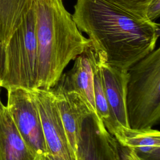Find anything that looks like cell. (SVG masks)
<instances>
[{"label":"cell","mask_w":160,"mask_h":160,"mask_svg":"<svg viewBox=\"0 0 160 160\" xmlns=\"http://www.w3.org/2000/svg\"><path fill=\"white\" fill-rule=\"evenodd\" d=\"M72 19L106 63L128 71L156 47L159 26L109 0H77Z\"/></svg>","instance_id":"obj_1"},{"label":"cell","mask_w":160,"mask_h":160,"mask_svg":"<svg viewBox=\"0 0 160 160\" xmlns=\"http://www.w3.org/2000/svg\"><path fill=\"white\" fill-rule=\"evenodd\" d=\"M38 55V88L50 89L69 62L91 44L62 0H32Z\"/></svg>","instance_id":"obj_2"},{"label":"cell","mask_w":160,"mask_h":160,"mask_svg":"<svg viewBox=\"0 0 160 160\" xmlns=\"http://www.w3.org/2000/svg\"><path fill=\"white\" fill-rule=\"evenodd\" d=\"M126 111L129 127L148 129L160 119V48L128 70Z\"/></svg>","instance_id":"obj_3"},{"label":"cell","mask_w":160,"mask_h":160,"mask_svg":"<svg viewBox=\"0 0 160 160\" xmlns=\"http://www.w3.org/2000/svg\"><path fill=\"white\" fill-rule=\"evenodd\" d=\"M1 88L32 91L38 86V55L35 16L32 2L22 19L5 44V72Z\"/></svg>","instance_id":"obj_4"},{"label":"cell","mask_w":160,"mask_h":160,"mask_svg":"<svg viewBox=\"0 0 160 160\" xmlns=\"http://www.w3.org/2000/svg\"><path fill=\"white\" fill-rule=\"evenodd\" d=\"M7 91L6 108L26 144L39 160H52L32 91L21 88Z\"/></svg>","instance_id":"obj_5"},{"label":"cell","mask_w":160,"mask_h":160,"mask_svg":"<svg viewBox=\"0 0 160 160\" xmlns=\"http://www.w3.org/2000/svg\"><path fill=\"white\" fill-rule=\"evenodd\" d=\"M43 129L46 146L52 160H77L61 121L52 89L32 91Z\"/></svg>","instance_id":"obj_6"},{"label":"cell","mask_w":160,"mask_h":160,"mask_svg":"<svg viewBox=\"0 0 160 160\" xmlns=\"http://www.w3.org/2000/svg\"><path fill=\"white\" fill-rule=\"evenodd\" d=\"M77 160H121L119 145L98 116L91 114L83 121Z\"/></svg>","instance_id":"obj_7"},{"label":"cell","mask_w":160,"mask_h":160,"mask_svg":"<svg viewBox=\"0 0 160 160\" xmlns=\"http://www.w3.org/2000/svg\"><path fill=\"white\" fill-rule=\"evenodd\" d=\"M100 51L91 44L74 60L72 68L62 74L57 84L66 90L79 94L87 104L91 113L98 116L95 108L93 79L94 68L99 58Z\"/></svg>","instance_id":"obj_8"},{"label":"cell","mask_w":160,"mask_h":160,"mask_svg":"<svg viewBox=\"0 0 160 160\" xmlns=\"http://www.w3.org/2000/svg\"><path fill=\"white\" fill-rule=\"evenodd\" d=\"M104 59L100 70L107 103L111 126L108 132L112 135L119 126L129 128L126 111V90L128 81V71L109 66Z\"/></svg>","instance_id":"obj_9"},{"label":"cell","mask_w":160,"mask_h":160,"mask_svg":"<svg viewBox=\"0 0 160 160\" xmlns=\"http://www.w3.org/2000/svg\"><path fill=\"white\" fill-rule=\"evenodd\" d=\"M51 89L66 135L76 153L82 124L92 113L77 93L66 90L57 84Z\"/></svg>","instance_id":"obj_10"},{"label":"cell","mask_w":160,"mask_h":160,"mask_svg":"<svg viewBox=\"0 0 160 160\" xmlns=\"http://www.w3.org/2000/svg\"><path fill=\"white\" fill-rule=\"evenodd\" d=\"M112 136L119 145L132 150L140 160H160V132L158 130L119 126Z\"/></svg>","instance_id":"obj_11"},{"label":"cell","mask_w":160,"mask_h":160,"mask_svg":"<svg viewBox=\"0 0 160 160\" xmlns=\"http://www.w3.org/2000/svg\"><path fill=\"white\" fill-rule=\"evenodd\" d=\"M0 160H39L26 144L6 106L0 112Z\"/></svg>","instance_id":"obj_12"},{"label":"cell","mask_w":160,"mask_h":160,"mask_svg":"<svg viewBox=\"0 0 160 160\" xmlns=\"http://www.w3.org/2000/svg\"><path fill=\"white\" fill-rule=\"evenodd\" d=\"M32 0H0V40L6 43L20 24Z\"/></svg>","instance_id":"obj_13"},{"label":"cell","mask_w":160,"mask_h":160,"mask_svg":"<svg viewBox=\"0 0 160 160\" xmlns=\"http://www.w3.org/2000/svg\"><path fill=\"white\" fill-rule=\"evenodd\" d=\"M105 58L104 53L100 51L99 58L94 68L93 90L96 113L108 131L111 126L110 116L100 70L101 63Z\"/></svg>","instance_id":"obj_14"},{"label":"cell","mask_w":160,"mask_h":160,"mask_svg":"<svg viewBox=\"0 0 160 160\" xmlns=\"http://www.w3.org/2000/svg\"><path fill=\"white\" fill-rule=\"evenodd\" d=\"M117 5L146 19L147 8L151 0H109Z\"/></svg>","instance_id":"obj_15"},{"label":"cell","mask_w":160,"mask_h":160,"mask_svg":"<svg viewBox=\"0 0 160 160\" xmlns=\"http://www.w3.org/2000/svg\"><path fill=\"white\" fill-rule=\"evenodd\" d=\"M160 15V0H151L149 2L146 12V18L148 20L155 22Z\"/></svg>","instance_id":"obj_16"},{"label":"cell","mask_w":160,"mask_h":160,"mask_svg":"<svg viewBox=\"0 0 160 160\" xmlns=\"http://www.w3.org/2000/svg\"><path fill=\"white\" fill-rule=\"evenodd\" d=\"M119 145V152L121 160H140L132 150L127 147Z\"/></svg>","instance_id":"obj_17"},{"label":"cell","mask_w":160,"mask_h":160,"mask_svg":"<svg viewBox=\"0 0 160 160\" xmlns=\"http://www.w3.org/2000/svg\"><path fill=\"white\" fill-rule=\"evenodd\" d=\"M5 72V43L0 40V88Z\"/></svg>","instance_id":"obj_18"},{"label":"cell","mask_w":160,"mask_h":160,"mask_svg":"<svg viewBox=\"0 0 160 160\" xmlns=\"http://www.w3.org/2000/svg\"><path fill=\"white\" fill-rule=\"evenodd\" d=\"M6 108V106L2 102L1 100V98H0V112Z\"/></svg>","instance_id":"obj_19"}]
</instances>
